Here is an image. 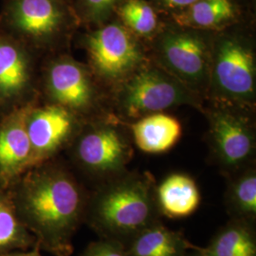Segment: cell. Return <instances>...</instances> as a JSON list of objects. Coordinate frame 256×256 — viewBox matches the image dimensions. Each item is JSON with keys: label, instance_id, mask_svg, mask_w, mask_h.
Returning <instances> with one entry per match:
<instances>
[{"label": "cell", "instance_id": "4", "mask_svg": "<svg viewBox=\"0 0 256 256\" xmlns=\"http://www.w3.org/2000/svg\"><path fill=\"white\" fill-rule=\"evenodd\" d=\"M66 18L63 0H9L3 14L5 24L32 37L54 34Z\"/></svg>", "mask_w": 256, "mask_h": 256}, {"label": "cell", "instance_id": "1", "mask_svg": "<svg viewBox=\"0 0 256 256\" xmlns=\"http://www.w3.org/2000/svg\"><path fill=\"white\" fill-rule=\"evenodd\" d=\"M12 196L37 247L56 256L74 252L72 239L84 221L88 196L70 174L57 169L36 171Z\"/></svg>", "mask_w": 256, "mask_h": 256}, {"label": "cell", "instance_id": "24", "mask_svg": "<svg viewBox=\"0 0 256 256\" xmlns=\"http://www.w3.org/2000/svg\"><path fill=\"white\" fill-rule=\"evenodd\" d=\"M158 5L162 8L170 10L173 12H178L180 10L185 9L188 6L192 5L198 0H156Z\"/></svg>", "mask_w": 256, "mask_h": 256}, {"label": "cell", "instance_id": "15", "mask_svg": "<svg viewBox=\"0 0 256 256\" xmlns=\"http://www.w3.org/2000/svg\"><path fill=\"white\" fill-rule=\"evenodd\" d=\"M206 256H256V224L230 218L206 248L191 245Z\"/></svg>", "mask_w": 256, "mask_h": 256}, {"label": "cell", "instance_id": "19", "mask_svg": "<svg viewBox=\"0 0 256 256\" xmlns=\"http://www.w3.org/2000/svg\"><path fill=\"white\" fill-rule=\"evenodd\" d=\"M226 208L230 218L256 224V176L250 170L239 176L226 194Z\"/></svg>", "mask_w": 256, "mask_h": 256}, {"label": "cell", "instance_id": "9", "mask_svg": "<svg viewBox=\"0 0 256 256\" xmlns=\"http://www.w3.org/2000/svg\"><path fill=\"white\" fill-rule=\"evenodd\" d=\"M212 144L220 164L230 170L245 164L254 151V138L241 122L221 114L214 120Z\"/></svg>", "mask_w": 256, "mask_h": 256}, {"label": "cell", "instance_id": "11", "mask_svg": "<svg viewBox=\"0 0 256 256\" xmlns=\"http://www.w3.org/2000/svg\"><path fill=\"white\" fill-rule=\"evenodd\" d=\"M32 144L25 117L10 120L0 129V178L4 182L32 164Z\"/></svg>", "mask_w": 256, "mask_h": 256}, {"label": "cell", "instance_id": "21", "mask_svg": "<svg viewBox=\"0 0 256 256\" xmlns=\"http://www.w3.org/2000/svg\"><path fill=\"white\" fill-rule=\"evenodd\" d=\"M115 10L122 25L138 36H149L158 27L156 12L146 0H122Z\"/></svg>", "mask_w": 256, "mask_h": 256}, {"label": "cell", "instance_id": "16", "mask_svg": "<svg viewBox=\"0 0 256 256\" xmlns=\"http://www.w3.org/2000/svg\"><path fill=\"white\" fill-rule=\"evenodd\" d=\"M50 86L57 101L72 108H82L90 99V88L82 68L70 62L52 66Z\"/></svg>", "mask_w": 256, "mask_h": 256}, {"label": "cell", "instance_id": "18", "mask_svg": "<svg viewBox=\"0 0 256 256\" xmlns=\"http://www.w3.org/2000/svg\"><path fill=\"white\" fill-rule=\"evenodd\" d=\"M36 246V239L20 220L12 194L0 192V254Z\"/></svg>", "mask_w": 256, "mask_h": 256}, {"label": "cell", "instance_id": "7", "mask_svg": "<svg viewBox=\"0 0 256 256\" xmlns=\"http://www.w3.org/2000/svg\"><path fill=\"white\" fill-rule=\"evenodd\" d=\"M182 94L174 82L156 70H146L129 82L126 102L131 114L155 112L172 106Z\"/></svg>", "mask_w": 256, "mask_h": 256}, {"label": "cell", "instance_id": "22", "mask_svg": "<svg viewBox=\"0 0 256 256\" xmlns=\"http://www.w3.org/2000/svg\"><path fill=\"white\" fill-rule=\"evenodd\" d=\"M122 0H77L82 18L92 22H102L115 10Z\"/></svg>", "mask_w": 256, "mask_h": 256}, {"label": "cell", "instance_id": "14", "mask_svg": "<svg viewBox=\"0 0 256 256\" xmlns=\"http://www.w3.org/2000/svg\"><path fill=\"white\" fill-rule=\"evenodd\" d=\"M131 129L137 146L149 154L170 150L182 136L180 122L165 114H154L140 120Z\"/></svg>", "mask_w": 256, "mask_h": 256}, {"label": "cell", "instance_id": "23", "mask_svg": "<svg viewBox=\"0 0 256 256\" xmlns=\"http://www.w3.org/2000/svg\"><path fill=\"white\" fill-rule=\"evenodd\" d=\"M80 256H128L126 248L122 243L101 238L92 242Z\"/></svg>", "mask_w": 256, "mask_h": 256}, {"label": "cell", "instance_id": "17", "mask_svg": "<svg viewBox=\"0 0 256 256\" xmlns=\"http://www.w3.org/2000/svg\"><path fill=\"white\" fill-rule=\"evenodd\" d=\"M232 0H198L185 9L173 12L176 24L182 27L210 28L227 24L236 16Z\"/></svg>", "mask_w": 256, "mask_h": 256}, {"label": "cell", "instance_id": "10", "mask_svg": "<svg viewBox=\"0 0 256 256\" xmlns=\"http://www.w3.org/2000/svg\"><path fill=\"white\" fill-rule=\"evenodd\" d=\"M156 198L162 216L184 218L200 207L202 196L196 182L189 176L173 174L156 187Z\"/></svg>", "mask_w": 256, "mask_h": 256}, {"label": "cell", "instance_id": "20", "mask_svg": "<svg viewBox=\"0 0 256 256\" xmlns=\"http://www.w3.org/2000/svg\"><path fill=\"white\" fill-rule=\"evenodd\" d=\"M27 82V66L18 48L0 42V94L6 97L20 92Z\"/></svg>", "mask_w": 256, "mask_h": 256}, {"label": "cell", "instance_id": "8", "mask_svg": "<svg viewBox=\"0 0 256 256\" xmlns=\"http://www.w3.org/2000/svg\"><path fill=\"white\" fill-rule=\"evenodd\" d=\"M72 128V119L63 108L48 106L38 111L27 124L32 150L30 165L38 164L58 150L68 137Z\"/></svg>", "mask_w": 256, "mask_h": 256}, {"label": "cell", "instance_id": "5", "mask_svg": "<svg viewBox=\"0 0 256 256\" xmlns=\"http://www.w3.org/2000/svg\"><path fill=\"white\" fill-rule=\"evenodd\" d=\"M76 154L79 162L93 173H118L129 158L128 142L110 128L94 130L82 136Z\"/></svg>", "mask_w": 256, "mask_h": 256}, {"label": "cell", "instance_id": "3", "mask_svg": "<svg viewBox=\"0 0 256 256\" xmlns=\"http://www.w3.org/2000/svg\"><path fill=\"white\" fill-rule=\"evenodd\" d=\"M88 50L97 70L116 78L134 68L140 54L126 28L111 23L94 32L88 38Z\"/></svg>", "mask_w": 256, "mask_h": 256}, {"label": "cell", "instance_id": "2", "mask_svg": "<svg viewBox=\"0 0 256 256\" xmlns=\"http://www.w3.org/2000/svg\"><path fill=\"white\" fill-rule=\"evenodd\" d=\"M160 218L152 180L128 178L108 183L88 196L84 221L100 238L126 247L142 230Z\"/></svg>", "mask_w": 256, "mask_h": 256}, {"label": "cell", "instance_id": "13", "mask_svg": "<svg viewBox=\"0 0 256 256\" xmlns=\"http://www.w3.org/2000/svg\"><path fill=\"white\" fill-rule=\"evenodd\" d=\"M191 245L182 232L168 229L160 220L142 230L126 248L128 256H186Z\"/></svg>", "mask_w": 256, "mask_h": 256}, {"label": "cell", "instance_id": "26", "mask_svg": "<svg viewBox=\"0 0 256 256\" xmlns=\"http://www.w3.org/2000/svg\"><path fill=\"white\" fill-rule=\"evenodd\" d=\"M192 252H187L186 256H206L205 254H203L200 252L196 250H192Z\"/></svg>", "mask_w": 256, "mask_h": 256}, {"label": "cell", "instance_id": "6", "mask_svg": "<svg viewBox=\"0 0 256 256\" xmlns=\"http://www.w3.org/2000/svg\"><path fill=\"white\" fill-rule=\"evenodd\" d=\"M216 76L220 88L236 97L254 92L256 66L252 52L234 40H225L218 52Z\"/></svg>", "mask_w": 256, "mask_h": 256}, {"label": "cell", "instance_id": "12", "mask_svg": "<svg viewBox=\"0 0 256 256\" xmlns=\"http://www.w3.org/2000/svg\"><path fill=\"white\" fill-rule=\"evenodd\" d=\"M202 39L191 32H171L164 40L165 60L178 74L198 79L204 74L206 52Z\"/></svg>", "mask_w": 256, "mask_h": 256}, {"label": "cell", "instance_id": "25", "mask_svg": "<svg viewBox=\"0 0 256 256\" xmlns=\"http://www.w3.org/2000/svg\"><path fill=\"white\" fill-rule=\"evenodd\" d=\"M0 256H42L40 252V248L39 247L34 248V250H14V252H5V254H1Z\"/></svg>", "mask_w": 256, "mask_h": 256}]
</instances>
